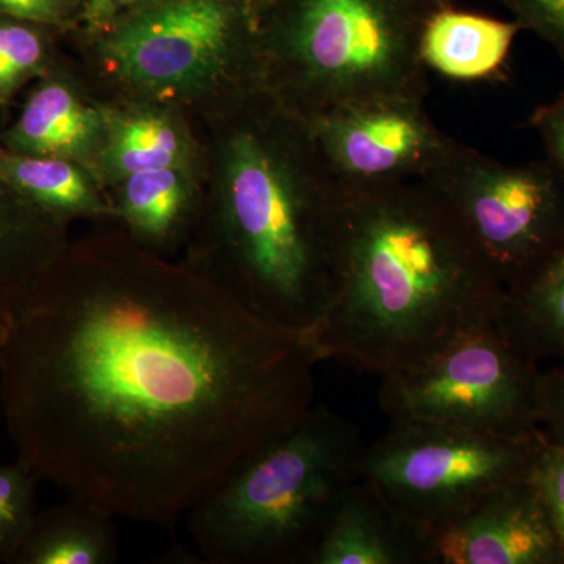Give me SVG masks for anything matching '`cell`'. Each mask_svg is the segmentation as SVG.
I'll list each match as a JSON object with an SVG mask.
<instances>
[{
	"instance_id": "17",
	"label": "cell",
	"mask_w": 564,
	"mask_h": 564,
	"mask_svg": "<svg viewBox=\"0 0 564 564\" xmlns=\"http://www.w3.org/2000/svg\"><path fill=\"white\" fill-rule=\"evenodd\" d=\"M187 199V188L173 166L133 173L122 191V218L140 239L163 245L180 231Z\"/></svg>"
},
{
	"instance_id": "22",
	"label": "cell",
	"mask_w": 564,
	"mask_h": 564,
	"mask_svg": "<svg viewBox=\"0 0 564 564\" xmlns=\"http://www.w3.org/2000/svg\"><path fill=\"white\" fill-rule=\"evenodd\" d=\"M41 57L39 35L22 25L0 24V93L10 91L40 65Z\"/></svg>"
},
{
	"instance_id": "14",
	"label": "cell",
	"mask_w": 564,
	"mask_h": 564,
	"mask_svg": "<svg viewBox=\"0 0 564 564\" xmlns=\"http://www.w3.org/2000/svg\"><path fill=\"white\" fill-rule=\"evenodd\" d=\"M117 558L115 516L70 497L36 514L13 564H110Z\"/></svg>"
},
{
	"instance_id": "21",
	"label": "cell",
	"mask_w": 564,
	"mask_h": 564,
	"mask_svg": "<svg viewBox=\"0 0 564 564\" xmlns=\"http://www.w3.org/2000/svg\"><path fill=\"white\" fill-rule=\"evenodd\" d=\"M530 478L540 492L564 552V445L551 443L543 436Z\"/></svg>"
},
{
	"instance_id": "12",
	"label": "cell",
	"mask_w": 564,
	"mask_h": 564,
	"mask_svg": "<svg viewBox=\"0 0 564 564\" xmlns=\"http://www.w3.org/2000/svg\"><path fill=\"white\" fill-rule=\"evenodd\" d=\"M307 564H423L422 534L359 475L334 508Z\"/></svg>"
},
{
	"instance_id": "13",
	"label": "cell",
	"mask_w": 564,
	"mask_h": 564,
	"mask_svg": "<svg viewBox=\"0 0 564 564\" xmlns=\"http://www.w3.org/2000/svg\"><path fill=\"white\" fill-rule=\"evenodd\" d=\"M522 32L514 20L437 9L423 28L421 57L429 70L459 82L502 77L516 36Z\"/></svg>"
},
{
	"instance_id": "9",
	"label": "cell",
	"mask_w": 564,
	"mask_h": 564,
	"mask_svg": "<svg viewBox=\"0 0 564 564\" xmlns=\"http://www.w3.org/2000/svg\"><path fill=\"white\" fill-rule=\"evenodd\" d=\"M303 121L344 188L425 180L456 143L434 124L425 99L413 96L369 99Z\"/></svg>"
},
{
	"instance_id": "8",
	"label": "cell",
	"mask_w": 564,
	"mask_h": 564,
	"mask_svg": "<svg viewBox=\"0 0 564 564\" xmlns=\"http://www.w3.org/2000/svg\"><path fill=\"white\" fill-rule=\"evenodd\" d=\"M422 181L452 207L507 292L564 243V177L547 159L511 165L456 141Z\"/></svg>"
},
{
	"instance_id": "29",
	"label": "cell",
	"mask_w": 564,
	"mask_h": 564,
	"mask_svg": "<svg viewBox=\"0 0 564 564\" xmlns=\"http://www.w3.org/2000/svg\"><path fill=\"white\" fill-rule=\"evenodd\" d=\"M437 9H447V7H455V0H432Z\"/></svg>"
},
{
	"instance_id": "7",
	"label": "cell",
	"mask_w": 564,
	"mask_h": 564,
	"mask_svg": "<svg viewBox=\"0 0 564 564\" xmlns=\"http://www.w3.org/2000/svg\"><path fill=\"white\" fill-rule=\"evenodd\" d=\"M541 443V430L507 436L392 423L383 437L364 447L361 478L423 534L494 489L530 478Z\"/></svg>"
},
{
	"instance_id": "26",
	"label": "cell",
	"mask_w": 564,
	"mask_h": 564,
	"mask_svg": "<svg viewBox=\"0 0 564 564\" xmlns=\"http://www.w3.org/2000/svg\"><path fill=\"white\" fill-rule=\"evenodd\" d=\"M530 128L540 137L545 158L564 177V91L533 111Z\"/></svg>"
},
{
	"instance_id": "15",
	"label": "cell",
	"mask_w": 564,
	"mask_h": 564,
	"mask_svg": "<svg viewBox=\"0 0 564 564\" xmlns=\"http://www.w3.org/2000/svg\"><path fill=\"white\" fill-rule=\"evenodd\" d=\"M502 322L538 361L564 364V243L524 284L507 292Z\"/></svg>"
},
{
	"instance_id": "5",
	"label": "cell",
	"mask_w": 564,
	"mask_h": 564,
	"mask_svg": "<svg viewBox=\"0 0 564 564\" xmlns=\"http://www.w3.org/2000/svg\"><path fill=\"white\" fill-rule=\"evenodd\" d=\"M436 10L432 0H284L272 52L303 101L299 118L384 96L426 99L421 40Z\"/></svg>"
},
{
	"instance_id": "18",
	"label": "cell",
	"mask_w": 564,
	"mask_h": 564,
	"mask_svg": "<svg viewBox=\"0 0 564 564\" xmlns=\"http://www.w3.org/2000/svg\"><path fill=\"white\" fill-rule=\"evenodd\" d=\"M14 184L50 209L73 215L106 214L91 182L65 158H21L7 163Z\"/></svg>"
},
{
	"instance_id": "3",
	"label": "cell",
	"mask_w": 564,
	"mask_h": 564,
	"mask_svg": "<svg viewBox=\"0 0 564 564\" xmlns=\"http://www.w3.org/2000/svg\"><path fill=\"white\" fill-rule=\"evenodd\" d=\"M220 239L252 313L306 337L334 285L340 185L306 122L295 133L245 128L226 150Z\"/></svg>"
},
{
	"instance_id": "4",
	"label": "cell",
	"mask_w": 564,
	"mask_h": 564,
	"mask_svg": "<svg viewBox=\"0 0 564 564\" xmlns=\"http://www.w3.org/2000/svg\"><path fill=\"white\" fill-rule=\"evenodd\" d=\"M350 421L315 406L185 516L212 564H307L345 489L361 475Z\"/></svg>"
},
{
	"instance_id": "25",
	"label": "cell",
	"mask_w": 564,
	"mask_h": 564,
	"mask_svg": "<svg viewBox=\"0 0 564 564\" xmlns=\"http://www.w3.org/2000/svg\"><path fill=\"white\" fill-rule=\"evenodd\" d=\"M538 422L545 440L564 445V364L543 372Z\"/></svg>"
},
{
	"instance_id": "20",
	"label": "cell",
	"mask_w": 564,
	"mask_h": 564,
	"mask_svg": "<svg viewBox=\"0 0 564 564\" xmlns=\"http://www.w3.org/2000/svg\"><path fill=\"white\" fill-rule=\"evenodd\" d=\"M36 477L17 459L0 463V563L13 564L36 518Z\"/></svg>"
},
{
	"instance_id": "23",
	"label": "cell",
	"mask_w": 564,
	"mask_h": 564,
	"mask_svg": "<svg viewBox=\"0 0 564 564\" xmlns=\"http://www.w3.org/2000/svg\"><path fill=\"white\" fill-rule=\"evenodd\" d=\"M513 14L522 31L533 32L564 62V0H496Z\"/></svg>"
},
{
	"instance_id": "11",
	"label": "cell",
	"mask_w": 564,
	"mask_h": 564,
	"mask_svg": "<svg viewBox=\"0 0 564 564\" xmlns=\"http://www.w3.org/2000/svg\"><path fill=\"white\" fill-rule=\"evenodd\" d=\"M422 540L423 564H564L532 478L494 489Z\"/></svg>"
},
{
	"instance_id": "28",
	"label": "cell",
	"mask_w": 564,
	"mask_h": 564,
	"mask_svg": "<svg viewBox=\"0 0 564 564\" xmlns=\"http://www.w3.org/2000/svg\"><path fill=\"white\" fill-rule=\"evenodd\" d=\"M120 2H122V0H91V13L95 14V17L101 18L107 10H110L111 7Z\"/></svg>"
},
{
	"instance_id": "16",
	"label": "cell",
	"mask_w": 564,
	"mask_h": 564,
	"mask_svg": "<svg viewBox=\"0 0 564 564\" xmlns=\"http://www.w3.org/2000/svg\"><path fill=\"white\" fill-rule=\"evenodd\" d=\"M98 129V115L61 84H50L32 96L17 140L25 150L41 155L69 158L90 147Z\"/></svg>"
},
{
	"instance_id": "24",
	"label": "cell",
	"mask_w": 564,
	"mask_h": 564,
	"mask_svg": "<svg viewBox=\"0 0 564 564\" xmlns=\"http://www.w3.org/2000/svg\"><path fill=\"white\" fill-rule=\"evenodd\" d=\"M25 236L24 229L13 223L0 220V248L18 247L20 237ZM33 288L25 284L24 278L14 276L10 272H0V345L6 340L11 326L20 315L22 306L28 302Z\"/></svg>"
},
{
	"instance_id": "6",
	"label": "cell",
	"mask_w": 564,
	"mask_h": 564,
	"mask_svg": "<svg viewBox=\"0 0 564 564\" xmlns=\"http://www.w3.org/2000/svg\"><path fill=\"white\" fill-rule=\"evenodd\" d=\"M543 372L500 313L414 366L381 377L380 403L392 423L524 436L540 432Z\"/></svg>"
},
{
	"instance_id": "27",
	"label": "cell",
	"mask_w": 564,
	"mask_h": 564,
	"mask_svg": "<svg viewBox=\"0 0 564 564\" xmlns=\"http://www.w3.org/2000/svg\"><path fill=\"white\" fill-rule=\"evenodd\" d=\"M0 9L29 21L52 22L58 18V0H0Z\"/></svg>"
},
{
	"instance_id": "19",
	"label": "cell",
	"mask_w": 564,
	"mask_h": 564,
	"mask_svg": "<svg viewBox=\"0 0 564 564\" xmlns=\"http://www.w3.org/2000/svg\"><path fill=\"white\" fill-rule=\"evenodd\" d=\"M180 154V137L173 126L151 115L120 122L107 152L113 169L126 177L147 170L172 169Z\"/></svg>"
},
{
	"instance_id": "2",
	"label": "cell",
	"mask_w": 564,
	"mask_h": 564,
	"mask_svg": "<svg viewBox=\"0 0 564 564\" xmlns=\"http://www.w3.org/2000/svg\"><path fill=\"white\" fill-rule=\"evenodd\" d=\"M340 191L333 295L307 334L318 361L386 377L502 313L507 291L432 185Z\"/></svg>"
},
{
	"instance_id": "1",
	"label": "cell",
	"mask_w": 564,
	"mask_h": 564,
	"mask_svg": "<svg viewBox=\"0 0 564 564\" xmlns=\"http://www.w3.org/2000/svg\"><path fill=\"white\" fill-rule=\"evenodd\" d=\"M77 270L33 288L0 345L7 429L39 480L173 525L313 410V345L225 288Z\"/></svg>"
},
{
	"instance_id": "10",
	"label": "cell",
	"mask_w": 564,
	"mask_h": 564,
	"mask_svg": "<svg viewBox=\"0 0 564 564\" xmlns=\"http://www.w3.org/2000/svg\"><path fill=\"white\" fill-rule=\"evenodd\" d=\"M239 40L237 11L225 0H172L128 22L107 54L133 84L187 88L226 68Z\"/></svg>"
}]
</instances>
